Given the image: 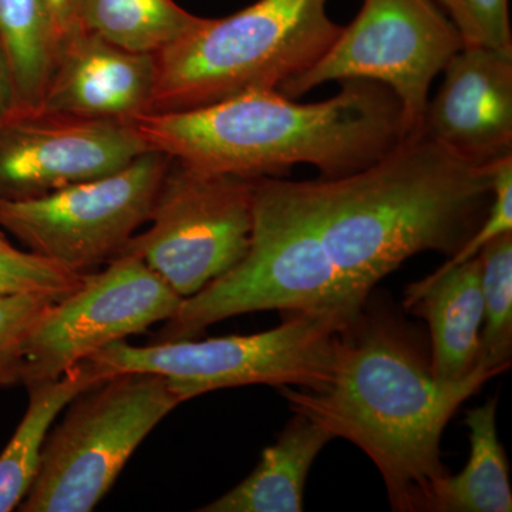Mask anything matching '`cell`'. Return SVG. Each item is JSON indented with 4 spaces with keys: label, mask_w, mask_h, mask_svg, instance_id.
Here are the masks:
<instances>
[{
    "label": "cell",
    "mask_w": 512,
    "mask_h": 512,
    "mask_svg": "<svg viewBox=\"0 0 512 512\" xmlns=\"http://www.w3.org/2000/svg\"><path fill=\"white\" fill-rule=\"evenodd\" d=\"M84 275L67 271L45 256L23 251L0 231V296L37 293L60 299L82 285Z\"/></svg>",
    "instance_id": "22"
},
{
    "label": "cell",
    "mask_w": 512,
    "mask_h": 512,
    "mask_svg": "<svg viewBox=\"0 0 512 512\" xmlns=\"http://www.w3.org/2000/svg\"><path fill=\"white\" fill-rule=\"evenodd\" d=\"M463 46L434 0H363L328 52L278 90L296 99L325 83L372 80L396 94L409 136H419L431 83Z\"/></svg>",
    "instance_id": "8"
},
{
    "label": "cell",
    "mask_w": 512,
    "mask_h": 512,
    "mask_svg": "<svg viewBox=\"0 0 512 512\" xmlns=\"http://www.w3.org/2000/svg\"><path fill=\"white\" fill-rule=\"evenodd\" d=\"M296 185L333 265L367 298L420 252L456 255L494 195L491 164L468 163L423 133L356 173Z\"/></svg>",
    "instance_id": "3"
},
{
    "label": "cell",
    "mask_w": 512,
    "mask_h": 512,
    "mask_svg": "<svg viewBox=\"0 0 512 512\" xmlns=\"http://www.w3.org/2000/svg\"><path fill=\"white\" fill-rule=\"evenodd\" d=\"M503 373L477 363L457 382H440L403 323L367 306L340 329L332 370L319 390L279 387L289 409L365 451L394 511H420L446 476L440 443L458 407Z\"/></svg>",
    "instance_id": "1"
},
{
    "label": "cell",
    "mask_w": 512,
    "mask_h": 512,
    "mask_svg": "<svg viewBox=\"0 0 512 512\" xmlns=\"http://www.w3.org/2000/svg\"><path fill=\"white\" fill-rule=\"evenodd\" d=\"M493 171V201L487 217L474 237L456 255L451 256L440 268H453L480 254L490 242L512 232V156L491 164Z\"/></svg>",
    "instance_id": "25"
},
{
    "label": "cell",
    "mask_w": 512,
    "mask_h": 512,
    "mask_svg": "<svg viewBox=\"0 0 512 512\" xmlns=\"http://www.w3.org/2000/svg\"><path fill=\"white\" fill-rule=\"evenodd\" d=\"M328 0H258L201 26L156 56L147 113L211 106L252 90H278L311 69L343 26Z\"/></svg>",
    "instance_id": "5"
},
{
    "label": "cell",
    "mask_w": 512,
    "mask_h": 512,
    "mask_svg": "<svg viewBox=\"0 0 512 512\" xmlns=\"http://www.w3.org/2000/svg\"><path fill=\"white\" fill-rule=\"evenodd\" d=\"M55 302L37 293L0 296V387L22 383L26 343Z\"/></svg>",
    "instance_id": "23"
},
{
    "label": "cell",
    "mask_w": 512,
    "mask_h": 512,
    "mask_svg": "<svg viewBox=\"0 0 512 512\" xmlns=\"http://www.w3.org/2000/svg\"><path fill=\"white\" fill-rule=\"evenodd\" d=\"M484 319L477 363L501 369L511 365L512 232L480 252Z\"/></svg>",
    "instance_id": "21"
},
{
    "label": "cell",
    "mask_w": 512,
    "mask_h": 512,
    "mask_svg": "<svg viewBox=\"0 0 512 512\" xmlns=\"http://www.w3.org/2000/svg\"><path fill=\"white\" fill-rule=\"evenodd\" d=\"M357 313L299 312L278 328L247 336L171 340L148 346L119 340L89 360L107 377L117 373L164 377L180 403L249 384L319 390L330 377L336 336Z\"/></svg>",
    "instance_id": "6"
},
{
    "label": "cell",
    "mask_w": 512,
    "mask_h": 512,
    "mask_svg": "<svg viewBox=\"0 0 512 512\" xmlns=\"http://www.w3.org/2000/svg\"><path fill=\"white\" fill-rule=\"evenodd\" d=\"M47 3L62 42L64 36L80 28L79 19H77L79 0H47Z\"/></svg>",
    "instance_id": "26"
},
{
    "label": "cell",
    "mask_w": 512,
    "mask_h": 512,
    "mask_svg": "<svg viewBox=\"0 0 512 512\" xmlns=\"http://www.w3.org/2000/svg\"><path fill=\"white\" fill-rule=\"evenodd\" d=\"M183 299L141 259L120 254L50 306L25 349L22 384L52 382L111 343L167 322Z\"/></svg>",
    "instance_id": "11"
},
{
    "label": "cell",
    "mask_w": 512,
    "mask_h": 512,
    "mask_svg": "<svg viewBox=\"0 0 512 512\" xmlns=\"http://www.w3.org/2000/svg\"><path fill=\"white\" fill-rule=\"evenodd\" d=\"M0 42L15 84V113H36L60 47L47 0H0Z\"/></svg>",
    "instance_id": "19"
},
{
    "label": "cell",
    "mask_w": 512,
    "mask_h": 512,
    "mask_svg": "<svg viewBox=\"0 0 512 512\" xmlns=\"http://www.w3.org/2000/svg\"><path fill=\"white\" fill-rule=\"evenodd\" d=\"M79 25L127 52L157 55L202 25L174 0H79Z\"/></svg>",
    "instance_id": "20"
},
{
    "label": "cell",
    "mask_w": 512,
    "mask_h": 512,
    "mask_svg": "<svg viewBox=\"0 0 512 512\" xmlns=\"http://www.w3.org/2000/svg\"><path fill=\"white\" fill-rule=\"evenodd\" d=\"M443 73L421 133L468 163L512 156V50L463 46Z\"/></svg>",
    "instance_id": "13"
},
{
    "label": "cell",
    "mask_w": 512,
    "mask_h": 512,
    "mask_svg": "<svg viewBox=\"0 0 512 512\" xmlns=\"http://www.w3.org/2000/svg\"><path fill=\"white\" fill-rule=\"evenodd\" d=\"M47 436L22 512H89L180 400L164 377L117 373L76 397Z\"/></svg>",
    "instance_id": "7"
},
{
    "label": "cell",
    "mask_w": 512,
    "mask_h": 512,
    "mask_svg": "<svg viewBox=\"0 0 512 512\" xmlns=\"http://www.w3.org/2000/svg\"><path fill=\"white\" fill-rule=\"evenodd\" d=\"M107 379L92 360L67 370L59 379L29 387V406L12 439L0 453V512L18 510L40 466L53 423L84 390Z\"/></svg>",
    "instance_id": "17"
},
{
    "label": "cell",
    "mask_w": 512,
    "mask_h": 512,
    "mask_svg": "<svg viewBox=\"0 0 512 512\" xmlns=\"http://www.w3.org/2000/svg\"><path fill=\"white\" fill-rule=\"evenodd\" d=\"M156 56L127 52L82 26L64 36L36 113L131 123L147 113Z\"/></svg>",
    "instance_id": "14"
},
{
    "label": "cell",
    "mask_w": 512,
    "mask_h": 512,
    "mask_svg": "<svg viewBox=\"0 0 512 512\" xmlns=\"http://www.w3.org/2000/svg\"><path fill=\"white\" fill-rule=\"evenodd\" d=\"M170 161L147 151L103 177L23 200L0 198V229L67 271L90 274L148 221Z\"/></svg>",
    "instance_id": "9"
},
{
    "label": "cell",
    "mask_w": 512,
    "mask_h": 512,
    "mask_svg": "<svg viewBox=\"0 0 512 512\" xmlns=\"http://www.w3.org/2000/svg\"><path fill=\"white\" fill-rule=\"evenodd\" d=\"M16 110L15 84L8 56L0 42V121L8 119Z\"/></svg>",
    "instance_id": "27"
},
{
    "label": "cell",
    "mask_w": 512,
    "mask_h": 512,
    "mask_svg": "<svg viewBox=\"0 0 512 512\" xmlns=\"http://www.w3.org/2000/svg\"><path fill=\"white\" fill-rule=\"evenodd\" d=\"M147 151L124 121L13 113L0 121V198L23 200L103 177Z\"/></svg>",
    "instance_id": "12"
},
{
    "label": "cell",
    "mask_w": 512,
    "mask_h": 512,
    "mask_svg": "<svg viewBox=\"0 0 512 512\" xmlns=\"http://www.w3.org/2000/svg\"><path fill=\"white\" fill-rule=\"evenodd\" d=\"M148 221L151 227L133 235L120 254L141 259L181 299L190 298L247 252L252 180L170 161Z\"/></svg>",
    "instance_id": "10"
},
{
    "label": "cell",
    "mask_w": 512,
    "mask_h": 512,
    "mask_svg": "<svg viewBox=\"0 0 512 512\" xmlns=\"http://www.w3.org/2000/svg\"><path fill=\"white\" fill-rule=\"evenodd\" d=\"M456 26L464 46L512 50L510 0H434Z\"/></svg>",
    "instance_id": "24"
},
{
    "label": "cell",
    "mask_w": 512,
    "mask_h": 512,
    "mask_svg": "<svg viewBox=\"0 0 512 512\" xmlns=\"http://www.w3.org/2000/svg\"><path fill=\"white\" fill-rule=\"evenodd\" d=\"M497 399L468 410L471 451L457 476H444L430 488L420 511L511 512L512 491L507 456L498 440Z\"/></svg>",
    "instance_id": "18"
},
{
    "label": "cell",
    "mask_w": 512,
    "mask_h": 512,
    "mask_svg": "<svg viewBox=\"0 0 512 512\" xmlns=\"http://www.w3.org/2000/svg\"><path fill=\"white\" fill-rule=\"evenodd\" d=\"M367 299L333 265L295 181L254 178L247 252L220 278L183 299L157 342L191 339L244 313H357Z\"/></svg>",
    "instance_id": "4"
},
{
    "label": "cell",
    "mask_w": 512,
    "mask_h": 512,
    "mask_svg": "<svg viewBox=\"0 0 512 512\" xmlns=\"http://www.w3.org/2000/svg\"><path fill=\"white\" fill-rule=\"evenodd\" d=\"M404 306L429 323L437 380L457 382L476 367L484 319L480 255L407 286Z\"/></svg>",
    "instance_id": "15"
},
{
    "label": "cell",
    "mask_w": 512,
    "mask_h": 512,
    "mask_svg": "<svg viewBox=\"0 0 512 512\" xmlns=\"http://www.w3.org/2000/svg\"><path fill=\"white\" fill-rule=\"evenodd\" d=\"M332 434L295 413L274 446L242 483L201 512H301L306 477Z\"/></svg>",
    "instance_id": "16"
},
{
    "label": "cell",
    "mask_w": 512,
    "mask_h": 512,
    "mask_svg": "<svg viewBox=\"0 0 512 512\" xmlns=\"http://www.w3.org/2000/svg\"><path fill=\"white\" fill-rule=\"evenodd\" d=\"M151 151L202 173L276 177L299 164L322 178L356 173L410 137L402 104L384 84L343 80L320 103L252 90L198 109L144 113L131 121Z\"/></svg>",
    "instance_id": "2"
}]
</instances>
